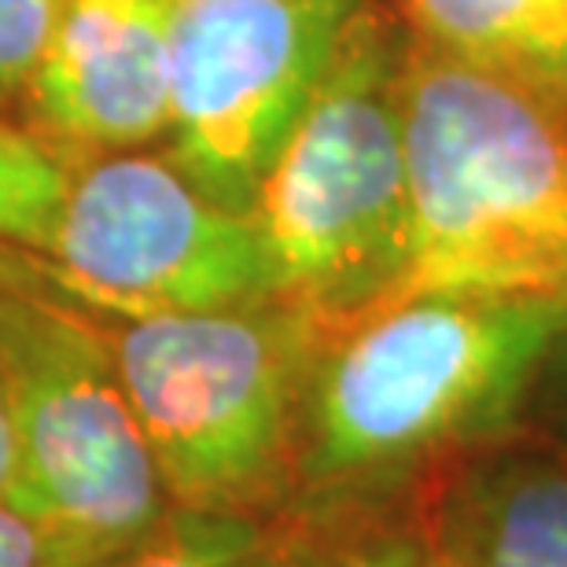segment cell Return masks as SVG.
Segmentation results:
<instances>
[{
	"label": "cell",
	"instance_id": "ba28073f",
	"mask_svg": "<svg viewBox=\"0 0 567 567\" xmlns=\"http://www.w3.org/2000/svg\"><path fill=\"white\" fill-rule=\"evenodd\" d=\"M177 0H66L27 100L66 152H133L169 133Z\"/></svg>",
	"mask_w": 567,
	"mask_h": 567
},
{
	"label": "cell",
	"instance_id": "7a4b0ae2",
	"mask_svg": "<svg viewBox=\"0 0 567 567\" xmlns=\"http://www.w3.org/2000/svg\"><path fill=\"white\" fill-rule=\"evenodd\" d=\"M410 266L394 299L567 310V118L410 33L402 66Z\"/></svg>",
	"mask_w": 567,
	"mask_h": 567
},
{
	"label": "cell",
	"instance_id": "30bf717a",
	"mask_svg": "<svg viewBox=\"0 0 567 567\" xmlns=\"http://www.w3.org/2000/svg\"><path fill=\"white\" fill-rule=\"evenodd\" d=\"M413 38L567 118V0H399Z\"/></svg>",
	"mask_w": 567,
	"mask_h": 567
},
{
	"label": "cell",
	"instance_id": "9c48e42d",
	"mask_svg": "<svg viewBox=\"0 0 567 567\" xmlns=\"http://www.w3.org/2000/svg\"><path fill=\"white\" fill-rule=\"evenodd\" d=\"M427 546L446 567H567V457L505 439L424 486Z\"/></svg>",
	"mask_w": 567,
	"mask_h": 567
},
{
	"label": "cell",
	"instance_id": "9a60e30c",
	"mask_svg": "<svg viewBox=\"0 0 567 567\" xmlns=\"http://www.w3.org/2000/svg\"><path fill=\"white\" fill-rule=\"evenodd\" d=\"M527 421L535 427V439L546 442L567 457V339H560L557 350L546 358L538 372V383L530 391Z\"/></svg>",
	"mask_w": 567,
	"mask_h": 567
},
{
	"label": "cell",
	"instance_id": "3957f363",
	"mask_svg": "<svg viewBox=\"0 0 567 567\" xmlns=\"http://www.w3.org/2000/svg\"><path fill=\"white\" fill-rule=\"evenodd\" d=\"M405 49L388 4L365 0L251 210L280 299L324 328L394 302L410 266Z\"/></svg>",
	"mask_w": 567,
	"mask_h": 567
},
{
	"label": "cell",
	"instance_id": "8fae6325",
	"mask_svg": "<svg viewBox=\"0 0 567 567\" xmlns=\"http://www.w3.org/2000/svg\"><path fill=\"white\" fill-rule=\"evenodd\" d=\"M424 491L388 505L280 516L269 567H424Z\"/></svg>",
	"mask_w": 567,
	"mask_h": 567
},
{
	"label": "cell",
	"instance_id": "5bb4252c",
	"mask_svg": "<svg viewBox=\"0 0 567 567\" xmlns=\"http://www.w3.org/2000/svg\"><path fill=\"white\" fill-rule=\"evenodd\" d=\"M66 0H0V104L27 96Z\"/></svg>",
	"mask_w": 567,
	"mask_h": 567
},
{
	"label": "cell",
	"instance_id": "7c38bea8",
	"mask_svg": "<svg viewBox=\"0 0 567 567\" xmlns=\"http://www.w3.org/2000/svg\"><path fill=\"white\" fill-rule=\"evenodd\" d=\"M277 535L280 516L266 519L169 505L147 535L96 567H269Z\"/></svg>",
	"mask_w": 567,
	"mask_h": 567
},
{
	"label": "cell",
	"instance_id": "277c9868",
	"mask_svg": "<svg viewBox=\"0 0 567 567\" xmlns=\"http://www.w3.org/2000/svg\"><path fill=\"white\" fill-rule=\"evenodd\" d=\"M107 332L169 505L288 513L306 380L328 328L274 299L137 317Z\"/></svg>",
	"mask_w": 567,
	"mask_h": 567
},
{
	"label": "cell",
	"instance_id": "8992f818",
	"mask_svg": "<svg viewBox=\"0 0 567 567\" xmlns=\"http://www.w3.org/2000/svg\"><path fill=\"white\" fill-rule=\"evenodd\" d=\"M41 255L52 288L115 321L280 299L255 214L214 203L169 155L74 166Z\"/></svg>",
	"mask_w": 567,
	"mask_h": 567
},
{
	"label": "cell",
	"instance_id": "6da1fadb",
	"mask_svg": "<svg viewBox=\"0 0 567 567\" xmlns=\"http://www.w3.org/2000/svg\"><path fill=\"white\" fill-rule=\"evenodd\" d=\"M567 310L410 295L328 328L302 399L284 516L388 505L486 446L524 435Z\"/></svg>",
	"mask_w": 567,
	"mask_h": 567
},
{
	"label": "cell",
	"instance_id": "e0dca14e",
	"mask_svg": "<svg viewBox=\"0 0 567 567\" xmlns=\"http://www.w3.org/2000/svg\"><path fill=\"white\" fill-rule=\"evenodd\" d=\"M19 494H22L19 442H16V427H11L4 388H0V497L11 505H19Z\"/></svg>",
	"mask_w": 567,
	"mask_h": 567
},
{
	"label": "cell",
	"instance_id": "5b68a950",
	"mask_svg": "<svg viewBox=\"0 0 567 567\" xmlns=\"http://www.w3.org/2000/svg\"><path fill=\"white\" fill-rule=\"evenodd\" d=\"M0 388L19 442V508L60 567H96L169 513L115 343L49 280L0 274Z\"/></svg>",
	"mask_w": 567,
	"mask_h": 567
},
{
	"label": "cell",
	"instance_id": "ac0fdd59",
	"mask_svg": "<svg viewBox=\"0 0 567 567\" xmlns=\"http://www.w3.org/2000/svg\"><path fill=\"white\" fill-rule=\"evenodd\" d=\"M424 567H446V564H442V560L435 557V549L427 546V564H424Z\"/></svg>",
	"mask_w": 567,
	"mask_h": 567
},
{
	"label": "cell",
	"instance_id": "4fadbf2b",
	"mask_svg": "<svg viewBox=\"0 0 567 567\" xmlns=\"http://www.w3.org/2000/svg\"><path fill=\"white\" fill-rule=\"evenodd\" d=\"M74 169L52 144L0 118V240L44 251Z\"/></svg>",
	"mask_w": 567,
	"mask_h": 567
},
{
	"label": "cell",
	"instance_id": "52a82bcc",
	"mask_svg": "<svg viewBox=\"0 0 567 567\" xmlns=\"http://www.w3.org/2000/svg\"><path fill=\"white\" fill-rule=\"evenodd\" d=\"M365 0H177L166 155L214 203L255 210Z\"/></svg>",
	"mask_w": 567,
	"mask_h": 567
},
{
	"label": "cell",
	"instance_id": "2e32d148",
	"mask_svg": "<svg viewBox=\"0 0 567 567\" xmlns=\"http://www.w3.org/2000/svg\"><path fill=\"white\" fill-rule=\"evenodd\" d=\"M0 567H60L49 530L27 508L4 497H0Z\"/></svg>",
	"mask_w": 567,
	"mask_h": 567
}]
</instances>
